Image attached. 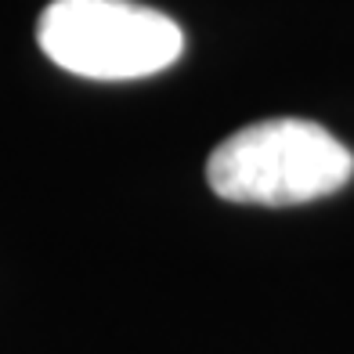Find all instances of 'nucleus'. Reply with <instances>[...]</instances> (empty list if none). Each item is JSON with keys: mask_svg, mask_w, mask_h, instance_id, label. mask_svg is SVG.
I'll return each mask as SVG.
<instances>
[{"mask_svg": "<svg viewBox=\"0 0 354 354\" xmlns=\"http://www.w3.org/2000/svg\"><path fill=\"white\" fill-rule=\"evenodd\" d=\"M40 51L87 80H138L174 66L185 33L163 11L134 0H55L37 26Z\"/></svg>", "mask_w": 354, "mask_h": 354, "instance_id": "f03ea898", "label": "nucleus"}, {"mask_svg": "<svg viewBox=\"0 0 354 354\" xmlns=\"http://www.w3.org/2000/svg\"><path fill=\"white\" fill-rule=\"evenodd\" d=\"M354 174V156L311 120H264L224 138L206 181L228 203L300 206L340 192Z\"/></svg>", "mask_w": 354, "mask_h": 354, "instance_id": "f257e3e1", "label": "nucleus"}]
</instances>
